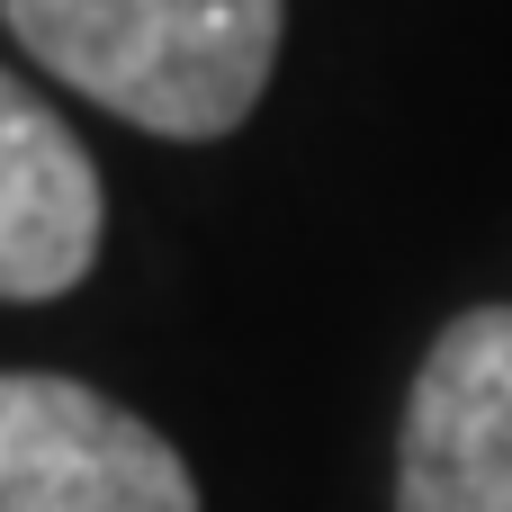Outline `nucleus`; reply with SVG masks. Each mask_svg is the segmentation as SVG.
Here are the masks:
<instances>
[{
    "instance_id": "nucleus-1",
    "label": "nucleus",
    "mask_w": 512,
    "mask_h": 512,
    "mask_svg": "<svg viewBox=\"0 0 512 512\" xmlns=\"http://www.w3.org/2000/svg\"><path fill=\"white\" fill-rule=\"evenodd\" d=\"M0 18L108 117L171 144H216L261 108L288 0H0Z\"/></svg>"
},
{
    "instance_id": "nucleus-2",
    "label": "nucleus",
    "mask_w": 512,
    "mask_h": 512,
    "mask_svg": "<svg viewBox=\"0 0 512 512\" xmlns=\"http://www.w3.org/2000/svg\"><path fill=\"white\" fill-rule=\"evenodd\" d=\"M0 512H198V477L117 396L0 369Z\"/></svg>"
},
{
    "instance_id": "nucleus-3",
    "label": "nucleus",
    "mask_w": 512,
    "mask_h": 512,
    "mask_svg": "<svg viewBox=\"0 0 512 512\" xmlns=\"http://www.w3.org/2000/svg\"><path fill=\"white\" fill-rule=\"evenodd\" d=\"M396 512H512V306H468L414 369Z\"/></svg>"
},
{
    "instance_id": "nucleus-4",
    "label": "nucleus",
    "mask_w": 512,
    "mask_h": 512,
    "mask_svg": "<svg viewBox=\"0 0 512 512\" xmlns=\"http://www.w3.org/2000/svg\"><path fill=\"white\" fill-rule=\"evenodd\" d=\"M99 162L81 153V135L0 72V297L9 306H45L72 297L99 261Z\"/></svg>"
}]
</instances>
